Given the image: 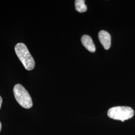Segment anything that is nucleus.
Masks as SVG:
<instances>
[{
    "label": "nucleus",
    "instance_id": "1",
    "mask_svg": "<svg viewBox=\"0 0 135 135\" xmlns=\"http://www.w3.org/2000/svg\"><path fill=\"white\" fill-rule=\"evenodd\" d=\"M15 50L25 68L28 71L33 70L35 66V61L24 44H17L15 46Z\"/></svg>",
    "mask_w": 135,
    "mask_h": 135
},
{
    "label": "nucleus",
    "instance_id": "2",
    "mask_svg": "<svg viewBox=\"0 0 135 135\" xmlns=\"http://www.w3.org/2000/svg\"><path fill=\"white\" fill-rule=\"evenodd\" d=\"M107 114L112 119L124 122L134 116V111L130 107H114L108 110Z\"/></svg>",
    "mask_w": 135,
    "mask_h": 135
},
{
    "label": "nucleus",
    "instance_id": "3",
    "mask_svg": "<svg viewBox=\"0 0 135 135\" xmlns=\"http://www.w3.org/2000/svg\"><path fill=\"white\" fill-rule=\"evenodd\" d=\"M15 98L21 106L30 109L33 106V102L29 93L21 84H17L13 89Z\"/></svg>",
    "mask_w": 135,
    "mask_h": 135
},
{
    "label": "nucleus",
    "instance_id": "4",
    "mask_svg": "<svg viewBox=\"0 0 135 135\" xmlns=\"http://www.w3.org/2000/svg\"><path fill=\"white\" fill-rule=\"evenodd\" d=\"M98 38L104 49L106 50H109L111 45L110 34L105 30H102L98 34Z\"/></svg>",
    "mask_w": 135,
    "mask_h": 135
},
{
    "label": "nucleus",
    "instance_id": "5",
    "mask_svg": "<svg viewBox=\"0 0 135 135\" xmlns=\"http://www.w3.org/2000/svg\"><path fill=\"white\" fill-rule=\"evenodd\" d=\"M81 42L83 45L89 52L94 53L96 51V47L92 38L88 35H83L81 38Z\"/></svg>",
    "mask_w": 135,
    "mask_h": 135
},
{
    "label": "nucleus",
    "instance_id": "6",
    "mask_svg": "<svg viewBox=\"0 0 135 135\" xmlns=\"http://www.w3.org/2000/svg\"><path fill=\"white\" fill-rule=\"evenodd\" d=\"M84 0H76L75 1V8L76 11L79 13L86 12L87 10V7L85 4Z\"/></svg>",
    "mask_w": 135,
    "mask_h": 135
},
{
    "label": "nucleus",
    "instance_id": "7",
    "mask_svg": "<svg viewBox=\"0 0 135 135\" xmlns=\"http://www.w3.org/2000/svg\"><path fill=\"white\" fill-rule=\"evenodd\" d=\"M2 102H3V99H2V98L0 96V109L1 108V106H2Z\"/></svg>",
    "mask_w": 135,
    "mask_h": 135
},
{
    "label": "nucleus",
    "instance_id": "8",
    "mask_svg": "<svg viewBox=\"0 0 135 135\" xmlns=\"http://www.w3.org/2000/svg\"><path fill=\"white\" fill-rule=\"evenodd\" d=\"M1 129H2V124H1V123L0 122V132H1Z\"/></svg>",
    "mask_w": 135,
    "mask_h": 135
}]
</instances>
